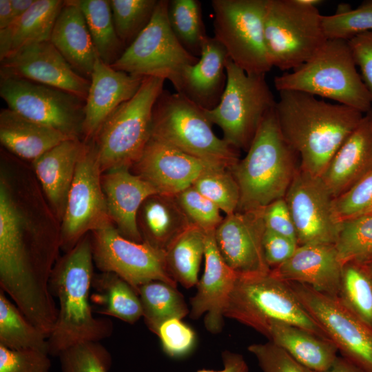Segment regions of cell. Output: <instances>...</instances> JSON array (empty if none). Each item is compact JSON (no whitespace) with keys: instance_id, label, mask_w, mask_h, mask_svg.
<instances>
[{"instance_id":"cell-1","label":"cell","mask_w":372,"mask_h":372,"mask_svg":"<svg viewBox=\"0 0 372 372\" xmlns=\"http://www.w3.org/2000/svg\"><path fill=\"white\" fill-rule=\"evenodd\" d=\"M61 249V223L33 170L1 152L0 286L48 336L58 308L50 279Z\"/></svg>"},{"instance_id":"cell-2","label":"cell","mask_w":372,"mask_h":372,"mask_svg":"<svg viewBox=\"0 0 372 372\" xmlns=\"http://www.w3.org/2000/svg\"><path fill=\"white\" fill-rule=\"evenodd\" d=\"M275 114L281 133L297 154L301 169L320 177L364 114L302 92H278Z\"/></svg>"},{"instance_id":"cell-3","label":"cell","mask_w":372,"mask_h":372,"mask_svg":"<svg viewBox=\"0 0 372 372\" xmlns=\"http://www.w3.org/2000/svg\"><path fill=\"white\" fill-rule=\"evenodd\" d=\"M92 236L87 234L56 261L50 289L59 301L56 323L48 338L50 355L59 356L74 345L100 342L113 332L107 318H96L90 304L94 276Z\"/></svg>"},{"instance_id":"cell-4","label":"cell","mask_w":372,"mask_h":372,"mask_svg":"<svg viewBox=\"0 0 372 372\" xmlns=\"http://www.w3.org/2000/svg\"><path fill=\"white\" fill-rule=\"evenodd\" d=\"M247 152L231 169L240 189L237 211L262 209L285 198L299 167L297 154L281 133L275 108L262 121Z\"/></svg>"},{"instance_id":"cell-5","label":"cell","mask_w":372,"mask_h":372,"mask_svg":"<svg viewBox=\"0 0 372 372\" xmlns=\"http://www.w3.org/2000/svg\"><path fill=\"white\" fill-rule=\"evenodd\" d=\"M278 92L294 90L331 99L364 114L372 107L371 94L353 59L348 41L327 39L307 62L273 80Z\"/></svg>"},{"instance_id":"cell-6","label":"cell","mask_w":372,"mask_h":372,"mask_svg":"<svg viewBox=\"0 0 372 372\" xmlns=\"http://www.w3.org/2000/svg\"><path fill=\"white\" fill-rule=\"evenodd\" d=\"M211 126L203 108L180 93L164 90L153 109L151 138L231 170L239 160L236 149L218 138Z\"/></svg>"},{"instance_id":"cell-7","label":"cell","mask_w":372,"mask_h":372,"mask_svg":"<svg viewBox=\"0 0 372 372\" xmlns=\"http://www.w3.org/2000/svg\"><path fill=\"white\" fill-rule=\"evenodd\" d=\"M270 271L238 276L225 307L224 317L235 320L265 336L271 323L280 322L327 339L289 284Z\"/></svg>"},{"instance_id":"cell-8","label":"cell","mask_w":372,"mask_h":372,"mask_svg":"<svg viewBox=\"0 0 372 372\" xmlns=\"http://www.w3.org/2000/svg\"><path fill=\"white\" fill-rule=\"evenodd\" d=\"M165 80L145 77L135 95L119 105L94 138L103 173L131 168L140 158L152 136L154 105Z\"/></svg>"},{"instance_id":"cell-9","label":"cell","mask_w":372,"mask_h":372,"mask_svg":"<svg viewBox=\"0 0 372 372\" xmlns=\"http://www.w3.org/2000/svg\"><path fill=\"white\" fill-rule=\"evenodd\" d=\"M225 68L227 83L219 103L211 110H203L211 123L222 130L223 138L229 145L247 151L276 101L265 74H247L229 57Z\"/></svg>"},{"instance_id":"cell-10","label":"cell","mask_w":372,"mask_h":372,"mask_svg":"<svg viewBox=\"0 0 372 372\" xmlns=\"http://www.w3.org/2000/svg\"><path fill=\"white\" fill-rule=\"evenodd\" d=\"M322 16L317 7L296 0H267L264 32L273 67L293 70L323 46L327 39Z\"/></svg>"},{"instance_id":"cell-11","label":"cell","mask_w":372,"mask_h":372,"mask_svg":"<svg viewBox=\"0 0 372 372\" xmlns=\"http://www.w3.org/2000/svg\"><path fill=\"white\" fill-rule=\"evenodd\" d=\"M168 0H158L149 24L111 66L141 77L169 80L176 90L185 71L198 58L187 52L172 30Z\"/></svg>"},{"instance_id":"cell-12","label":"cell","mask_w":372,"mask_h":372,"mask_svg":"<svg viewBox=\"0 0 372 372\" xmlns=\"http://www.w3.org/2000/svg\"><path fill=\"white\" fill-rule=\"evenodd\" d=\"M267 0H213L216 38L229 58L249 74H266L273 67L264 21Z\"/></svg>"},{"instance_id":"cell-13","label":"cell","mask_w":372,"mask_h":372,"mask_svg":"<svg viewBox=\"0 0 372 372\" xmlns=\"http://www.w3.org/2000/svg\"><path fill=\"white\" fill-rule=\"evenodd\" d=\"M8 108L74 138H83L85 100L59 88L24 79L1 77Z\"/></svg>"},{"instance_id":"cell-14","label":"cell","mask_w":372,"mask_h":372,"mask_svg":"<svg viewBox=\"0 0 372 372\" xmlns=\"http://www.w3.org/2000/svg\"><path fill=\"white\" fill-rule=\"evenodd\" d=\"M83 142L61 222V249L65 252L90 232L112 223L102 187L98 147L94 139Z\"/></svg>"},{"instance_id":"cell-15","label":"cell","mask_w":372,"mask_h":372,"mask_svg":"<svg viewBox=\"0 0 372 372\" xmlns=\"http://www.w3.org/2000/svg\"><path fill=\"white\" fill-rule=\"evenodd\" d=\"M287 282L342 356L363 372H372V328L338 297L320 293L304 284Z\"/></svg>"},{"instance_id":"cell-16","label":"cell","mask_w":372,"mask_h":372,"mask_svg":"<svg viewBox=\"0 0 372 372\" xmlns=\"http://www.w3.org/2000/svg\"><path fill=\"white\" fill-rule=\"evenodd\" d=\"M94 263L101 272L114 273L137 292L150 281L159 280L176 287L169 275L165 252L145 241L123 236L112 223L92 232Z\"/></svg>"},{"instance_id":"cell-17","label":"cell","mask_w":372,"mask_h":372,"mask_svg":"<svg viewBox=\"0 0 372 372\" xmlns=\"http://www.w3.org/2000/svg\"><path fill=\"white\" fill-rule=\"evenodd\" d=\"M333 199L320 177L298 167L285 196L298 245L335 244L340 222Z\"/></svg>"},{"instance_id":"cell-18","label":"cell","mask_w":372,"mask_h":372,"mask_svg":"<svg viewBox=\"0 0 372 372\" xmlns=\"http://www.w3.org/2000/svg\"><path fill=\"white\" fill-rule=\"evenodd\" d=\"M0 76L24 79L61 89L85 100L90 81L78 74L50 42L23 46L0 60Z\"/></svg>"},{"instance_id":"cell-19","label":"cell","mask_w":372,"mask_h":372,"mask_svg":"<svg viewBox=\"0 0 372 372\" xmlns=\"http://www.w3.org/2000/svg\"><path fill=\"white\" fill-rule=\"evenodd\" d=\"M263 208L225 216L214 232L217 248L238 276L269 273L263 251Z\"/></svg>"},{"instance_id":"cell-20","label":"cell","mask_w":372,"mask_h":372,"mask_svg":"<svg viewBox=\"0 0 372 372\" xmlns=\"http://www.w3.org/2000/svg\"><path fill=\"white\" fill-rule=\"evenodd\" d=\"M132 167L136 169L134 174L150 183L158 193L176 195L192 186L205 172L218 167L150 138Z\"/></svg>"},{"instance_id":"cell-21","label":"cell","mask_w":372,"mask_h":372,"mask_svg":"<svg viewBox=\"0 0 372 372\" xmlns=\"http://www.w3.org/2000/svg\"><path fill=\"white\" fill-rule=\"evenodd\" d=\"M214 232H206L204 272L196 285V294L190 299L189 316L197 320L205 314L206 329L218 333L223 329L224 309L238 274L221 256Z\"/></svg>"},{"instance_id":"cell-22","label":"cell","mask_w":372,"mask_h":372,"mask_svg":"<svg viewBox=\"0 0 372 372\" xmlns=\"http://www.w3.org/2000/svg\"><path fill=\"white\" fill-rule=\"evenodd\" d=\"M144 78L117 70L97 59L85 99L83 141L96 138L114 110L135 95Z\"/></svg>"},{"instance_id":"cell-23","label":"cell","mask_w":372,"mask_h":372,"mask_svg":"<svg viewBox=\"0 0 372 372\" xmlns=\"http://www.w3.org/2000/svg\"><path fill=\"white\" fill-rule=\"evenodd\" d=\"M343 265L333 244L298 245L293 254L271 273L285 281L308 285L338 297Z\"/></svg>"},{"instance_id":"cell-24","label":"cell","mask_w":372,"mask_h":372,"mask_svg":"<svg viewBox=\"0 0 372 372\" xmlns=\"http://www.w3.org/2000/svg\"><path fill=\"white\" fill-rule=\"evenodd\" d=\"M101 180L108 214L118 232L130 240L143 242L138 213L143 203L158 193L156 189L127 167L103 172Z\"/></svg>"},{"instance_id":"cell-25","label":"cell","mask_w":372,"mask_h":372,"mask_svg":"<svg viewBox=\"0 0 372 372\" xmlns=\"http://www.w3.org/2000/svg\"><path fill=\"white\" fill-rule=\"evenodd\" d=\"M228 57L225 47L216 38L207 35L198 61L185 71L176 92L203 109L214 108L226 87Z\"/></svg>"},{"instance_id":"cell-26","label":"cell","mask_w":372,"mask_h":372,"mask_svg":"<svg viewBox=\"0 0 372 372\" xmlns=\"http://www.w3.org/2000/svg\"><path fill=\"white\" fill-rule=\"evenodd\" d=\"M372 170V119L364 118L335 152L320 176L335 198Z\"/></svg>"},{"instance_id":"cell-27","label":"cell","mask_w":372,"mask_h":372,"mask_svg":"<svg viewBox=\"0 0 372 372\" xmlns=\"http://www.w3.org/2000/svg\"><path fill=\"white\" fill-rule=\"evenodd\" d=\"M83 145L79 138H70L32 162L42 192L60 223Z\"/></svg>"},{"instance_id":"cell-28","label":"cell","mask_w":372,"mask_h":372,"mask_svg":"<svg viewBox=\"0 0 372 372\" xmlns=\"http://www.w3.org/2000/svg\"><path fill=\"white\" fill-rule=\"evenodd\" d=\"M50 41L78 74L90 79L99 56L83 14L72 0L64 1Z\"/></svg>"},{"instance_id":"cell-29","label":"cell","mask_w":372,"mask_h":372,"mask_svg":"<svg viewBox=\"0 0 372 372\" xmlns=\"http://www.w3.org/2000/svg\"><path fill=\"white\" fill-rule=\"evenodd\" d=\"M70 138L52 127L29 120L9 108L0 111V142L12 155L33 162Z\"/></svg>"},{"instance_id":"cell-30","label":"cell","mask_w":372,"mask_h":372,"mask_svg":"<svg viewBox=\"0 0 372 372\" xmlns=\"http://www.w3.org/2000/svg\"><path fill=\"white\" fill-rule=\"evenodd\" d=\"M137 223L143 241L165 251L176 237L192 225L176 195L160 193L149 196L143 203Z\"/></svg>"},{"instance_id":"cell-31","label":"cell","mask_w":372,"mask_h":372,"mask_svg":"<svg viewBox=\"0 0 372 372\" xmlns=\"http://www.w3.org/2000/svg\"><path fill=\"white\" fill-rule=\"evenodd\" d=\"M265 337L297 362L317 372H327L338 357V350L332 342L295 325L273 322Z\"/></svg>"},{"instance_id":"cell-32","label":"cell","mask_w":372,"mask_h":372,"mask_svg":"<svg viewBox=\"0 0 372 372\" xmlns=\"http://www.w3.org/2000/svg\"><path fill=\"white\" fill-rule=\"evenodd\" d=\"M63 4L61 0H35L25 14L0 30V60L28 44L50 41Z\"/></svg>"},{"instance_id":"cell-33","label":"cell","mask_w":372,"mask_h":372,"mask_svg":"<svg viewBox=\"0 0 372 372\" xmlns=\"http://www.w3.org/2000/svg\"><path fill=\"white\" fill-rule=\"evenodd\" d=\"M90 301L97 313L134 324L143 317L138 293L125 280L111 272L94 274Z\"/></svg>"},{"instance_id":"cell-34","label":"cell","mask_w":372,"mask_h":372,"mask_svg":"<svg viewBox=\"0 0 372 372\" xmlns=\"http://www.w3.org/2000/svg\"><path fill=\"white\" fill-rule=\"evenodd\" d=\"M206 232L191 225L176 237L165 249V260L169 275L185 288L198 282V272L204 258Z\"/></svg>"},{"instance_id":"cell-35","label":"cell","mask_w":372,"mask_h":372,"mask_svg":"<svg viewBox=\"0 0 372 372\" xmlns=\"http://www.w3.org/2000/svg\"><path fill=\"white\" fill-rule=\"evenodd\" d=\"M72 1L83 14L99 58L112 65L122 55L125 47L116 32L110 1Z\"/></svg>"},{"instance_id":"cell-36","label":"cell","mask_w":372,"mask_h":372,"mask_svg":"<svg viewBox=\"0 0 372 372\" xmlns=\"http://www.w3.org/2000/svg\"><path fill=\"white\" fill-rule=\"evenodd\" d=\"M137 293L141 302L145 323L156 335L164 322L173 318L182 320L189 313L184 297L176 287L165 282H148L141 285Z\"/></svg>"},{"instance_id":"cell-37","label":"cell","mask_w":372,"mask_h":372,"mask_svg":"<svg viewBox=\"0 0 372 372\" xmlns=\"http://www.w3.org/2000/svg\"><path fill=\"white\" fill-rule=\"evenodd\" d=\"M48 335L34 325L0 289V345L48 351Z\"/></svg>"},{"instance_id":"cell-38","label":"cell","mask_w":372,"mask_h":372,"mask_svg":"<svg viewBox=\"0 0 372 372\" xmlns=\"http://www.w3.org/2000/svg\"><path fill=\"white\" fill-rule=\"evenodd\" d=\"M167 17L172 30L180 44L198 58L203 41L207 36L201 3L198 0H170Z\"/></svg>"},{"instance_id":"cell-39","label":"cell","mask_w":372,"mask_h":372,"mask_svg":"<svg viewBox=\"0 0 372 372\" xmlns=\"http://www.w3.org/2000/svg\"><path fill=\"white\" fill-rule=\"evenodd\" d=\"M338 298L372 328V277L360 264L350 262L343 265Z\"/></svg>"},{"instance_id":"cell-40","label":"cell","mask_w":372,"mask_h":372,"mask_svg":"<svg viewBox=\"0 0 372 372\" xmlns=\"http://www.w3.org/2000/svg\"><path fill=\"white\" fill-rule=\"evenodd\" d=\"M334 246L343 265L371 257L372 214L341 221Z\"/></svg>"},{"instance_id":"cell-41","label":"cell","mask_w":372,"mask_h":372,"mask_svg":"<svg viewBox=\"0 0 372 372\" xmlns=\"http://www.w3.org/2000/svg\"><path fill=\"white\" fill-rule=\"evenodd\" d=\"M158 0H110L116 32L127 48L150 22Z\"/></svg>"},{"instance_id":"cell-42","label":"cell","mask_w":372,"mask_h":372,"mask_svg":"<svg viewBox=\"0 0 372 372\" xmlns=\"http://www.w3.org/2000/svg\"><path fill=\"white\" fill-rule=\"evenodd\" d=\"M192 186L213 202L226 216L237 211L240 203V189L230 169L211 168L205 172Z\"/></svg>"},{"instance_id":"cell-43","label":"cell","mask_w":372,"mask_h":372,"mask_svg":"<svg viewBox=\"0 0 372 372\" xmlns=\"http://www.w3.org/2000/svg\"><path fill=\"white\" fill-rule=\"evenodd\" d=\"M322 26L327 39L349 41L353 37L372 31V0L355 9L322 16Z\"/></svg>"},{"instance_id":"cell-44","label":"cell","mask_w":372,"mask_h":372,"mask_svg":"<svg viewBox=\"0 0 372 372\" xmlns=\"http://www.w3.org/2000/svg\"><path fill=\"white\" fill-rule=\"evenodd\" d=\"M61 372H108L112 356L99 342L74 345L58 356Z\"/></svg>"},{"instance_id":"cell-45","label":"cell","mask_w":372,"mask_h":372,"mask_svg":"<svg viewBox=\"0 0 372 372\" xmlns=\"http://www.w3.org/2000/svg\"><path fill=\"white\" fill-rule=\"evenodd\" d=\"M176 197L190 223L205 232L215 231L224 218L220 209L194 186Z\"/></svg>"},{"instance_id":"cell-46","label":"cell","mask_w":372,"mask_h":372,"mask_svg":"<svg viewBox=\"0 0 372 372\" xmlns=\"http://www.w3.org/2000/svg\"><path fill=\"white\" fill-rule=\"evenodd\" d=\"M340 222L372 214V170L343 194L333 199Z\"/></svg>"},{"instance_id":"cell-47","label":"cell","mask_w":372,"mask_h":372,"mask_svg":"<svg viewBox=\"0 0 372 372\" xmlns=\"http://www.w3.org/2000/svg\"><path fill=\"white\" fill-rule=\"evenodd\" d=\"M156 335L164 353L172 358H182L188 355L196 343L195 331L178 318L164 322Z\"/></svg>"},{"instance_id":"cell-48","label":"cell","mask_w":372,"mask_h":372,"mask_svg":"<svg viewBox=\"0 0 372 372\" xmlns=\"http://www.w3.org/2000/svg\"><path fill=\"white\" fill-rule=\"evenodd\" d=\"M49 355L43 350L10 349L0 345V372H49Z\"/></svg>"},{"instance_id":"cell-49","label":"cell","mask_w":372,"mask_h":372,"mask_svg":"<svg viewBox=\"0 0 372 372\" xmlns=\"http://www.w3.org/2000/svg\"><path fill=\"white\" fill-rule=\"evenodd\" d=\"M248 351L256 358L262 372H317L301 364L269 341L252 344Z\"/></svg>"},{"instance_id":"cell-50","label":"cell","mask_w":372,"mask_h":372,"mask_svg":"<svg viewBox=\"0 0 372 372\" xmlns=\"http://www.w3.org/2000/svg\"><path fill=\"white\" fill-rule=\"evenodd\" d=\"M262 216L267 229L297 242L296 228L285 198L265 207Z\"/></svg>"},{"instance_id":"cell-51","label":"cell","mask_w":372,"mask_h":372,"mask_svg":"<svg viewBox=\"0 0 372 372\" xmlns=\"http://www.w3.org/2000/svg\"><path fill=\"white\" fill-rule=\"evenodd\" d=\"M298 246L297 242L265 228L262 247L265 260L271 269L287 261Z\"/></svg>"},{"instance_id":"cell-52","label":"cell","mask_w":372,"mask_h":372,"mask_svg":"<svg viewBox=\"0 0 372 372\" xmlns=\"http://www.w3.org/2000/svg\"><path fill=\"white\" fill-rule=\"evenodd\" d=\"M348 43L372 99V31L358 34Z\"/></svg>"},{"instance_id":"cell-53","label":"cell","mask_w":372,"mask_h":372,"mask_svg":"<svg viewBox=\"0 0 372 372\" xmlns=\"http://www.w3.org/2000/svg\"><path fill=\"white\" fill-rule=\"evenodd\" d=\"M222 360L223 368L221 370L203 369L196 372H249L247 363L241 354L225 351L222 353Z\"/></svg>"},{"instance_id":"cell-54","label":"cell","mask_w":372,"mask_h":372,"mask_svg":"<svg viewBox=\"0 0 372 372\" xmlns=\"http://www.w3.org/2000/svg\"><path fill=\"white\" fill-rule=\"evenodd\" d=\"M14 21L10 0H0V30L7 28Z\"/></svg>"},{"instance_id":"cell-55","label":"cell","mask_w":372,"mask_h":372,"mask_svg":"<svg viewBox=\"0 0 372 372\" xmlns=\"http://www.w3.org/2000/svg\"><path fill=\"white\" fill-rule=\"evenodd\" d=\"M327 372H363L360 368L342 356H338Z\"/></svg>"},{"instance_id":"cell-56","label":"cell","mask_w":372,"mask_h":372,"mask_svg":"<svg viewBox=\"0 0 372 372\" xmlns=\"http://www.w3.org/2000/svg\"><path fill=\"white\" fill-rule=\"evenodd\" d=\"M14 20L25 14L34 4L35 0H10Z\"/></svg>"},{"instance_id":"cell-57","label":"cell","mask_w":372,"mask_h":372,"mask_svg":"<svg viewBox=\"0 0 372 372\" xmlns=\"http://www.w3.org/2000/svg\"><path fill=\"white\" fill-rule=\"evenodd\" d=\"M357 263L360 264L372 277V256L362 262Z\"/></svg>"},{"instance_id":"cell-58","label":"cell","mask_w":372,"mask_h":372,"mask_svg":"<svg viewBox=\"0 0 372 372\" xmlns=\"http://www.w3.org/2000/svg\"><path fill=\"white\" fill-rule=\"evenodd\" d=\"M296 1L300 4L312 7H317L318 5L322 2L320 0H296Z\"/></svg>"},{"instance_id":"cell-59","label":"cell","mask_w":372,"mask_h":372,"mask_svg":"<svg viewBox=\"0 0 372 372\" xmlns=\"http://www.w3.org/2000/svg\"><path fill=\"white\" fill-rule=\"evenodd\" d=\"M366 114L367 116H369L371 119H372V107L371 109L366 113L365 114Z\"/></svg>"}]
</instances>
